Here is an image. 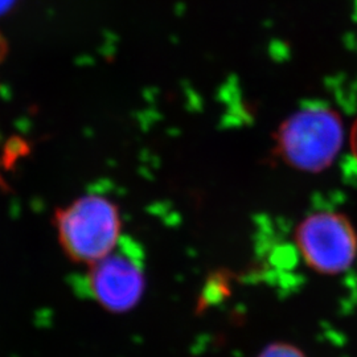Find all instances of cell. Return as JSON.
Wrapping results in <instances>:
<instances>
[{"label": "cell", "instance_id": "cell-1", "mask_svg": "<svg viewBox=\"0 0 357 357\" xmlns=\"http://www.w3.org/2000/svg\"><path fill=\"white\" fill-rule=\"evenodd\" d=\"M54 225L65 255L86 266L110 255L123 240L118 205L97 193L84 195L60 208Z\"/></svg>", "mask_w": 357, "mask_h": 357}, {"label": "cell", "instance_id": "cell-2", "mask_svg": "<svg viewBox=\"0 0 357 357\" xmlns=\"http://www.w3.org/2000/svg\"><path fill=\"white\" fill-rule=\"evenodd\" d=\"M344 142L339 114L324 106H308L287 118L275 138V153L286 166L319 174L333 165Z\"/></svg>", "mask_w": 357, "mask_h": 357}, {"label": "cell", "instance_id": "cell-3", "mask_svg": "<svg viewBox=\"0 0 357 357\" xmlns=\"http://www.w3.org/2000/svg\"><path fill=\"white\" fill-rule=\"evenodd\" d=\"M303 262L320 275H339L357 258V231L344 213L319 211L305 217L294 231Z\"/></svg>", "mask_w": 357, "mask_h": 357}, {"label": "cell", "instance_id": "cell-4", "mask_svg": "<svg viewBox=\"0 0 357 357\" xmlns=\"http://www.w3.org/2000/svg\"><path fill=\"white\" fill-rule=\"evenodd\" d=\"M90 296L113 314H125L139 305L146 289L141 253L122 240L110 255L88 266Z\"/></svg>", "mask_w": 357, "mask_h": 357}, {"label": "cell", "instance_id": "cell-5", "mask_svg": "<svg viewBox=\"0 0 357 357\" xmlns=\"http://www.w3.org/2000/svg\"><path fill=\"white\" fill-rule=\"evenodd\" d=\"M258 357H307L306 354L296 345L286 342H274L266 345Z\"/></svg>", "mask_w": 357, "mask_h": 357}, {"label": "cell", "instance_id": "cell-6", "mask_svg": "<svg viewBox=\"0 0 357 357\" xmlns=\"http://www.w3.org/2000/svg\"><path fill=\"white\" fill-rule=\"evenodd\" d=\"M351 151L357 162V119L351 131Z\"/></svg>", "mask_w": 357, "mask_h": 357}, {"label": "cell", "instance_id": "cell-7", "mask_svg": "<svg viewBox=\"0 0 357 357\" xmlns=\"http://www.w3.org/2000/svg\"><path fill=\"white\" fill-rule=\"evenodd\" d=\"M4 53H6V41H4L3 36L0 35V63H1V60H3ZM1 180H3V178L0 176V181H1Z\"/></svg>", "mask_w": 357, "mask_h": 357}]
</instances>
